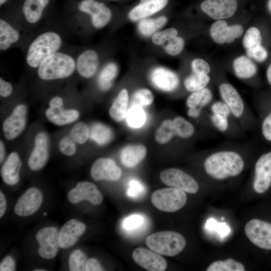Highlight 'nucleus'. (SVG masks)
Instances as JSON below:
<instances>
[{
  "mask_svg": "<svg viewBox=\"0 0 271 271\" xmlns=\"http://www.w3.org/2000/svg\"><path fill=\"white\" fill-rule=\"evenodd\" d=\"M243 147L226 145L215 148L204 160L205 173L217 180H223L240 175L245 167L244 159L241 153Z\"/></svg>",
  "mask_w": 271,
  "mask_h": 271,
  "instance_id": "f257e3e1",
  "label": "nucleus"
},
{
  "mask_svg": "<svg viewBox=\"0 0 271 271\" xmlns=\"http://www.w3.org/2000/svg\"><path fill=\"white\" fill-rule=\"evenodd\" d=\"M37 68L38 76L43 80L63 79L76 70V61L67 54L57 52L45 58Z\"/></svg>",
  "mask_w": 271,
  "mask_h": 271,
  "instance_id": "f03ea898",
  "label": "nucleus"
},
{
  "mask_svg": "<svg viewBox=\"0 0 271 271\" xmlns=\"http://www.w3.org/2000/svg\"><path fill=\"white\" fill-rule=\"evenodd\" d=\"M62 40L59 34L47 31L37 37L29 45L26 55V62L33 68H38L47 57L58 52Z\"/></svg>",
  "mask_w": 271,
  "mask_h": 271,
  "instance_id": "7ed1b4c3",
  "label": "nucleus"
},
{
  "mask_svg": "<svg viewBox=\"0 0 271 271\" xmlns=\"http://www.w3.org/2000/svg\"><path fill=\"white\" fill-rule=\"evenodd\" d=\"M218 89L222 100L242 130L250 129L252 125L251 112L236 89L231 84L223 82L219 85Z\"/></svg>",
  "mask_w": 271,
  "mask_h": 271,
  "instance_id": "20e7f679",
  "label": "nucleus"
},
{
  "mask_svg": "<svg viewBox=\"0 0 271 271\" xmlns=\"http://www.w3.org/2000/svg\"><path fill=\"white\" fill-rule=\"evenodd\" d=\"M147 246L160 254L174 256L180 253L185 247L186 242L180 233L172 231L154 233L146 239Z\"/></svg>",
  "mask_w": 271,
  "mask_h": 271,
  "instance_id": "39448f33",
  "label": "nucleus"
},
{
  "mask_svg": "<svg viewBox=\"0 0 271 271\" xmlns=\"http://www.w3.org/2000/svg\"><path fill=\"white\" fill-rule=\"evenodd\" d=\"M185 192L176 188H165L154 192L151 196L153 205L159 210L174 212L181 209L186 203Z\"/></svg>",
  "mask_w": 271,
  "mask_h": 271,
  "instance_id": "423d86ee",
  "label": "nucleus"
},
{
  "mask_svg": "<svg viewBox=\"0 0 271 271\" xmlns=\"http://www.w3.org/2000/svg\"><path fill=\"white\" fill-rule=\"evenodd\" d=\"M48 105L49 107L45 111V115L47 119L54 125H67L76 121L79 118L78 110L64 107L63 99L60 96H55L51 98Z\"/></svg>",
  "mask_w": 271,
  "mask_h": 271,
  "instance_id": "0eeeda50",
  "label": "nucleus"
},
{
  "mask_svg": "<svg viewBox=\"0 0 271 271\" xmlns=\"http://www.w3.org/2000/svg\"><path fill=\"white\" fill-rule=\"evenodd\" d=\"M160 178L166 185L189 193L195 194L199 188L198 182L192 176L178 168H171L163 170L160 174Z\"/></svg>",
  "mask_w": 271,
  "mask_h": 271,
  "instance_id": "6e6552de",
  "label": "nucleus"
},
{
  "mask_svg": "<svg viewBox=\"0 0 271 271\" xmlns=\"http://www.w3.org/2000/svg\"><path fill=\"white\" fill-rule=\"evenodd\" d=\"M58 238L59 231L55 227L46 226L39 229L36 234L39 255L46 259L55 258L60 248Z\"/></svg>",
  "mask_w": 271,
  "mask_h": 271,
  "instance_id": "1a4fd4ad",
  "label": "nucleus"
},
{
  "mask_svg": "<svg viewBox=\"0 0 271 271\" xmlns=\"http://www.w3.org/2000/svg\"><path fill=\"white\" fill-rule=\"evenodd\" d=\"M27 115L28 108L25 104L21 103L15 107L2 125L5 139L14 140L23 132L27 125Z\"/></svg>",
  "mask_w": 271,
  "mask_h": 271,
  "instance_id": "9d476101",
  "label": "nucleus"
},
{
  "mask_svg": "<svg viewBox=\"0 0 271 271\" xmlns=\"http://www.w3.org/2000/svg\"><path fill=\"white\" fill-rule=\"evenodd\" d=\"M50 155V139L44 131L38 132L35 136L34 147L28 160L30 170L38 171L46 165Z\"/></svg>",
  "mask_w": 271,
  "mask_h": 271,
  "instance_id": "9b49d317",
  "label": "nucleus"
},
{
  "mask_svg": "<svg viewBox=\"0 0 271 271\" xmlns=\"http://www.w3.org/2000/svg\"><path fill=\"white\" fill-rule=\"evenodd\" d=\"M244 231L249 240L257 247L271 250V224L257 219L249 220Z\"/></svg>",
  "mask_w": 271,
  "mask_h": 271,
  "instance_id": "f8f14e48",
  "label": "nucleus"
},
{
  "mask_svg": "<svg viewBox=\"0 0 271 271\" xmlns=\"http://www.w3.org/2000/svg\"><path fill=\"white\" fill-rule=\"evenodd\" d=\"M271 186V151L259 156L255 162L252 181L255 192L262 194Z\"/></svg>",
  "mask_w": 271,
  "mask_h": 271,
  "instance_id": "ddd939ff",
  "label": "nucleus"
},
{
  "mask_svg": "<svg viewBox=\"0 0 271 271\" xmlns=\"http://www.w3.org/2000/svg\"><path fill=\"white\" fill-rule=\"evenodd\" d=\"M78 8L81 12L90 16L91 23L96 29L105 27L112 17L110 8L104 3L96 0H82Z\"/></svg>",
  "mask_w": 271,
  "mask_h": 271,
  "instance_id": "4468645a",
  "label": "nucleus"
},
{
  "mask_svg": "<svg viewBox=\"0 0 271 271\" xmlns=\"http://www.w3.org/2000/svg\"><path fill=\"white\" fill-rule=\"evenodd\" d=\"M43 201L42 191L36 187L26 190L19 198L14 208L15 213L21 217H27L36 212Z\"/></svg>",
  "mask_w": 271,
  "mask_h": 271,
  "instance_id": "2eb2a0df",
  "label": "nucleus"
},
{
  "mask_svg": "<svg viewBox=\"0 0 271 271\" xmlns=\"http://www.w3.org/2000/svg\"><path fill=\"white\" fill-rule=\"evenodd\" d=\"M67 199L72 204L86 200L93 205H98L103 201V196L94 184L87 181H81L69 191Z\"/></svg>",
  "mask_w": 271,
  "mask_h": 271,
  "instance_id": "dca6fc26",
  "label": "nucleus"
},
{
  "mask_svg": "<svg viewBox=\"0 0 271 271\" xmlns=\"http://www.w3.org/2000/svg\"><path fill=\"white\" fill-rule=\"evenodd\" d=\"M202 11L210 18L220 20L231 17L237 8V0H204Z\"/></svg>",
  "mask_w": 271,
  "mask_h": 271,
  "instance_id": "f3484780",
  "label": "nucleus"
},
{
  "mask_svg": "<svg viewBox=\"0 0 271 271\" xmlns=\"http://www.w3.org/2000/svg\"><path fill=\"white\" fill-rule=\"evenodd\" d=\"M90 175L96 181H116L120 179L121 171L112 159L101 157L95 160L92 165Z\"/></svg>",
  "mask_w": 271,
  "mask_h": 271,
  "instance_id": "a211bd4d",
  "label": "nucleus"
},
{
  "mask_svg": "<svg viewBox=\"0 0 271 271\" xmlns=\"http://www.w3.org/2000/svg\"><path fill=\"white\" fill-rule=\"evenodd\" d=\"M243 33L242 26L235 24L228 26L222 20L214 22L210 29V35L212 40L217 44L231 43L240 37Z\"/></svg>",
  "mask_w": 271,
  "mask_h": 271,
  "instance_id": "6ab92c4d",
  "label": "nucleus"
},
{
  "mask_svg": "<svg viewBox=\"0 0 271 271\" xmlns=\"http://www.w3.org/2000/svg\"><path fill=\"white\" fill-rule=\"evenodd\" d=\"M132 256L138 265L149 271H164L167 266L165 258L152 250L137 248L132 251Z\"/></svg>",
  "mask_w": 271,
  "mask_h": 271,
  "instance_id": "aec40b11",
  "label": "nucleus"
},
{
  "mask_svg": "<svg viewBox=\"0 0 271 271\" xmlns=\"http://www.w3.org/2000/svg\"><path fill=\"white\" fill-rule=\"evenodd\" d=\"M85 224L76 219L67 221L59 231L58 242L60 248L67 249L73 246L84 233Z\"/></svg>",
  "mask_w": 271,
  "mask_h": 271,
  "instance_id": "412c9836",
  "label": "nucleus"
},
{
  "mask_svg": "<svg viewBox=\"0 0 271 271\" xmlns=\"http://www.w3.org/2000/svg\"><path fill=\"white\" fill-rule=\"evenodd\" d=\"M152 83L158 89L165 92H172L179 86L180 79L173 71L159 67L154 69L150 74Z\"/></svg>",
  "mask_w": 271,
  "mask_h": 271,
  "instance_id": "4be33fe9",
  "label": "nucleus"
},
{
  "mask_svg": "<svg viewBox=\"0 0 271 271\" xmlns=\"http://www.w3.org/2000/svg\"><path fill=\"white\" fill-rule=\"evenodd\" d=\"M169 0H140L128 12V18L137 21L146 18L164 9Z\"/></svg>",
  "mask_w": 271,
  "mask_h": 271,
  "instance_id": "5701e85b",
  "label": "nucleus"
},
{
  "mask_svg": "<svg viewBox=\"0 0 271 271\" xmlns=\"http://www.w3.org/2000/svg\"><path fill=\"white\" fill-rule=\"evenodd\" d=\"M210 123L214 129L228 137H235L243 131L232 115L212 113L208 111Z\"/></svg>",
  "mask_w": 271,
  "mask_h": 271,
  "instance_id": "b1692460",
  "label": "nucleus"
},
{
  "mask_svg": "<svg viewBox=\"0 0 271 271\" xmlns=\"http://www.w3.org/2000/svg\"><path fill=\"white\" fill-rule=\"evenodd\" d=\"M22 162L19 154L16 152H11L6 158L1 168V176L7 185L13 186L20 180V171Z\"/></svg>",
  "mask_w": 271,
  "mask_h": 271,
  "instance_id": "393cba45",
  "label": "nucleus"
},
{
  "mask_svg": "<svg viewBox=\"0 0 271 271\" xmlns=\"http://www.w3.org/2000/svg\"><path fill=\"white\" fill-rule=\"evenodd\" d=\"M99 63V57L97 52L93 50H86L77 57L76 70L82 77L89 78L96 73Z\"/></svg>",
  "mask_w": 271,
  "mask_h": 271,
  "instance_id": "a878e982",
  "label": "nucleus"
},
{
  "mask_svg": "<svg viewBox=\"0 0 271 271\" xmlns=\"http://www.w3.org/2000/svg\"><path fill=\"white\" fill-rule=\"evenodd\" d=\"M147 154L146 147L142 144H131L124 147L120 153L122 164L127 168H132L138 165Z\"/></svg>",
  "mask_w": 271,
  "mask_h": 271,
  "instance_id": "bb28decb",
  "label": "nucleus"
},
{
  "mask_svg": "<svg viewBox=\"0 0 271 271\" xmlns=\"http://www.w3.org/2000/svg\"><path fill=\"white\" fill-rule=\"evenodd\" d=\"M128 101L127 90L125 88L121 89L109 109V114L113 120L120 122L126 117L128 111Z\"/></svg>",
  "mask_w": 271,
  "mask_h": 271,
  "instance_id": "cd10ccee",
  "label": "nucleus"
},
{
  "mask_svg": "<svg viewBox=\"0 0 271 271\" xmlns=\"http://www.w3.org/2000/svg\"><path fill=\"white\" fill-rule=\"evenodd\" d=\"M49 0H25L22 11L26 20L30 24L39 21Z\"/></svg>",
  "mask_w": 271,
  "mask_h": 271,
  "instance_id": "c85d7f7f",
  "label": "nucleus"
},
{
  "mask_svg": "<svg viewBox=\"0 0 271 271\" xmlns=\"http://www.w3.org/2000/svg\"><path fill=\"white\" fill-rule=\"evenodd\" d=\"M233 68L236 77L241 79L250 78L257 73L255 64L245 56L236 58L233 61Z\"/></svg>",
  "mask_w": 271,
  "mask_h": 271,
  "instance_id": "c756f323",
  "label": "nucleus"
},
{
  "mask_svg": "<svg viewBox=\"0 0 271 271\" xmlns=\"http://www.w3.org/2000/svg\"><path fill=\"white\" fill-rule=\"evenodd\" d=\"M20 33L10 23L0 19V50L6 51L18 41Z\"/></svg>",
  "mask_w": 271,
  "mask_h": 271,
  "instance_id": "7c9ffc66",
  "label": "nucleus"
},
{
  "mask_svg": "<svg viewBox=\"0 0 271 271\" xmlns=\"http://www.w3.org/2000/svg\"><path fill=\"white\" fill-rule=\"evenodd\" d=\"M213 94L208 87L191 92L188 97L186 105L188 108L200 107L208 108L213 102Z\"/></svg>",
  "mask_w": 271,
  "mask_h": 271,
  "instance_id": "2f4dec72",
  "label": "nucleus"
},
{
  "mask_svg": "<svg viewBox=\"0 0 271 271\" xmlns=\"http://www.w3.org/2000/svg\"><path fill=\"white\" fill-rule=\"evenodd\" d=\"M118 73V67L113 62L107 63L100 71L97 78V84L102 91L108 90Z\"/></svg>",
  "mask_w": 271,
  "mask_h": 271,
  "instance_id": "473e14b6",
  "label": "nucleus"
},
{
  "mask_svg": "<svg viewBox=\"0 0 271 271\" xmlns=\"http://www.w3.org/2000/svg\"><path fill=\"white\" fill-rule=\"evenodd\" d=\"M172 120L177 137L183 140H188L195 134V126L184 117L178 115Z\"/></svg>",
  "mask_w": 271,
  "mask_h": 271,
  "instance_id": "72a5a7b5",
  "label": "nucleus"
},
{
  "mask_svg": "<svg viewBox=\"0 0 271 271\" xmlns=\"http://www.w3.org/2000/svg\"><path fill=\"white\" fill-rule=\"evenodd\" d=\"M175 137L176 135L173 120L170 119H166L161 123L154 136L156 142L161 145L167 144Z\"/></svg>",
  "mask_w": 271,
  "mask_h": 271,
  "instance_id": "f704fd0d",
  "label": "nucleus"
},
{
  "mask_svg": "<svg viewBox=\"0 0 271 271\" xmlns=\"http://www.w3.org/2000/svg\"><path fill=\"white\" fill-rule=\"evenodd\" d=\"M167 22V18L164 16L156 19L145 18L140 20L138 28L143 35L149 36L162 28Z\"/></svg>",
  "mask_w": 271,
  "mask_h": 271,
  "instance_id": "c9c22d12",
  "label": "nucleus"
},
{
  "mask_svg": "<svg viewBox=\"0 0 271 271\" xmlns=\"http://www.w3.org/2000/svg\"><path fill=\"white\" fill-rule=\"evenodd\" d=\"M112 136L111 129L100 123L94 124L90 130V138L100 146L109 143L111 141Z\"/></svg>",
  "mask_w": 271,
  "mask_h": 271,
  "instance_id": "e433bc0d",
  "label": "nucleus"
},
{
  "mask_svg": "<svg viewBox=\"0 0 271 271\" xmlns=\"http://www.w3.org/2000/svg\"><path fill=\"white\" fill-rule=\"evenodd\" d=\"M210 81L208 75L193 73L185 78L184 85L188 91L193 92L206 87Z\"/></svg>",
  "mask_w": 271,
  "mask_h": 271,
  "instance_id": "4c0bfd02",
  "label": "nucleus"
},
{
  "mask_svg": "<svg viewBox=\"0 0 271 271\" xmlns=\"http://www.w3.org/2000/svg\"><path fill=\"white\" fill-rule=\"evenodd\" d=\"M146 118L143 107L138 105H131L126 116L128 125L133 128L142 127L146 121Z\"/></svg>",
  "mask_w": 271,
  "mask_h": 271,
  "instance_id": "58836bf2",
  "label": "nucleus"
},
{
  "mask_svg": "<svg viewBox=\"0 0 271 271\" xmlns=\"http://www.w3.org/2000/svg\"><path fill=\"white\" fill-rule=\"evenodd\" d=\"M207 271H244V265L232 258L217 260L212 262L206 269Z\"/></svg>",
  "mask_w": 271,
  "mask_h": 271,
  "instance_id": "ea45409f",
  "label": "nucleus"
},
{
  "mask_svg": "<svg viewBox=\"0 0 271 271\" xmlns=\"http://www.w3.org/2000/svg\"><path fill=\"white\" fill-rule=\"evenodd\" d=\"M76 144H85L90 138V129L84 122H78L74 124L71 128L69 135Z\"/></svg>",
  "mask_w": 271,
  "mask_h": 271,
  "instance_id": "a19ab883",
  "label": "nucleus"
},
{
  "mask_svg": "<svg viewBox=\"0 0 271 271\" xmlns=\"http://www.w3.org/2000/svg\"><path fill=\"white\" fill-rule=\"evenodd\" d=\"M87 260L86 254L80 249H76L70 253L68 264L71 271H84Z\"/></svg>",
  "mask_w": 271,
  "mask_h": 271,
  "instance_id": "79ce46f5",
  "label": "nucleus"
},
{
  "mask_svg": "<svg viewBox=\"0 0 271 271\" xmlns=\"http://www.w3.org/2000/svg\"><path fill=\"white\" fill-rule=\"evenodd\" d=\"M261 42L260 33L259 30L254 27L247 30L243 39V45L246 50L261 45Z\"/></svg>",
  "mask_w": 271,
  "mask_h": 271,
  "instance_id": "37998d69",
  "label": "nucleus"
},
{
  "mask_svg": "<svg viewBox=\"0 0 271 271\" xmlns=\"http://www.w3.org/2000/svg\"><path fill=\"white\" fill-rule=\"evenodd\" d=\"M154 95L148 89L141 88L136 91L132 98V105L146 106L152 103Z\"/></svg>",
  "mask_w": 271,
  "mask_h": 271,
  "instance_id": "c03bdc74",
  "label": "nucleus"
},
{
  "mask_svg": "<svg viewBox=\"0 0 271 271\" xmlns=\"http://www.w3.org/2000/svg\"><path fill=\"white\" fill-rule=\"evenodd\" d=\"M178 31L177 29L170 28L164 31L156 32L153 35L152 40L156 45H162L166 44L170 39L177 37Z\"/></svg>",
  "mask_w": 271,
  "mask_h": 271,
  "instance_id": "a18cd8bd",
  "label": "nucleus"
},
{
  "mask_svg": "<svg viewBox=\"0 0 271 271\" xmlns=\"http://www.w3.org/2000/svg\"><path fill=\"white\" fill-rule=\"evenodd\" d=\"M76 144L69 136H64L59 142V150L64 156H72L77 151Z\"/></svg>",
  "mask_w": 271,
  "mask_h": 271,
  "instance_id": "49530a36",
  "label": "nucleus"
},
{
  "mask_svg": "<svg viewBox=\"0 0 271 271\" xmlns=\"http://www.w3.org/2000/svg\"><path fill=\"white\" fill-rule=\"evenodd\" d=\"M184 47V41L180 37H175L170 39L164 46L165 52L171 56H177L180 54Z\"/></svg>",
  "mask_w": 271,
  "mask_h": 271,
  "instance_id": "de8ad7c7",
  "label": "nucleus"
},
{
  "mask_svg": "<svg viewBox=\"0 0 271 271\" xmlns=\"http://www.w3.org/2000/svg\"><path fill=\"white\" fill-rule=\"evenodd\" d=\"M144 221L143 216L140 214H133L126 217L123 220L122 226L126 230L129 232L133 231L141 227Z\"/></svg>",
  "mask_w": 271,
  "mask_h": 271,
  "instance_id": "09e8293b",
  "label": "nucleus"
},
{
  "mask_svg": "<svg viewBox=\"0 0 271 271\" xmlns=\"http://www.w3.org/2000/svg\"><path fill=\"white\" fill-rule=\"evenodd\" d=\"M191 66L194 73L208 75L211 71L209 64L202 59H194L191 62Z\"/></svg>",
  "mask_w": 271,
  "mask_h": 271,
  "instance_id": "8fccbe9b",
  "label": "nucleus"
},
{
  "mask_svg": "<svg viewBox=\"0 0 271 271\" xmlns=\"http://www.w3.org/2000/svg\"><path fill=\"white\" fill-rule=\"evenodd\" d=\"M260 130L263 138L266 141L271 142V109L262 119Z\"/></svg>",
  "mask_w": 271,
  "mask_h": 271,
  "instance_id": "3c124183",
  "label": "nucleus"
},
{
  "mask_svg": "<svg viewBox=\"0 0 271 271\" xmlns=\"http://www.w3.org/2000/svg\"><path fill=\"white\" fill-rule=\"evenodd\" d=\"M246 53L249 57L260 62L264 61L267 56L266 50L261 45L247 49Z\"/></svg>",
  "mask_w": 271,
  "mask_h": 271,
  "instance_id": "603ef678",
  "label": "nucleus"
},
{
  "mask_svg": "<svg viewBox=\"0 0 271 271\" xmlns=\"http://www.w3.org/2000/svg\"><path fill=\"white\" fill-rule=\"evenodd\" d=\"M144 190L142 184L139 181L132 180L130 181L126 194L131 197H137L142 194Z\"/></svg>",
  "mask_w": 271,
  "mask_h": 271,
  "instance_id": "864d4df0",
  "label": "nucleus"
},
{
  "mask_svg": "<svg viewBox=\"0 0 271 271\" xmlns=\"http://www.w3.org/2000/svg\"><path fill=\"white\" fill-rule=\"evenodd\" d=\"M16 263L14 257L10 255L5 256L0 263L1 271H13L16 269Z\"/></svg>",
  "mask_w": 271,
  "mask_h": 271,
  "instance_id": "5fc2aeb1",
  "label": "nucleus"
},
{
  "mask_svg": "<svg viewBox=\"0 0 271 271\" xmlns=\"http://www.w3.org/2000/svg\"><path fill=\"white\" fill-rule=\"evenodd\" d=\"M13 91L12 84L5 80L4 78H0V95L1 97L6 98L10 96Z\"/></svg>",
  "mask_w": 271,
  "mask_h": 271,
  "instance_id": "6e6d98bb",
  "label": "nucleus"
},
{
  "mask_svg": "<svg viewBox=\"0 0 271 271\" xmlns=\"http://www.w3.org/2000/svg\"><path fill=\"white\" fill-rule=\"evenodd\" d=\"M85 270L102 271L104 270V269L98 260L94 258H90L86 260Z\"/></svg>",
  "mask_w": 271,
  "mask_h": 271,
  "instance_id": "4d7b16f0",
  "label": "nucleus"
},
{
  "mask_svg": "<svg viewBox=\"0 0 271 271\" xmlns=\"http://www.w3.org/2000/svg\"><path fill=\"white\" fill-rule=\"evenodd\" d=\"M7 209V200L4 193L0 191V217L2 218Z\"/></svg>",
  "mask_w": 271,
  "mask_h": 271,
  "instance_id": "13d9d810",
  "label": "nucleus"
},
{
  "mask_svg": "<svg viewBox=\"0 0 271 271\" xmlns=\"http://www.w3.org/2000/svg\"><path fill=\"white\" fill-rule=\"evenodd\" d=\"M6 147L3 141H0V163L4 162L6 158Z\"/></svg>",
  "mask_w": 271,
  "mask_h": 271,
  "instance_id": "bf43d9fd",
  "label": "nucleus"
},
{
  "mask_svg": "<svg viewBox=\"0 0 271 271\" xmlns=\"http://www.w3.org/2000/svg\"><path fill=\"white\" fill-rule=\"evenodd\" d=\"M266 77L268 83L271 85V64L269 65L267 69Z\"/></svg>",
  "mask_w": 271,
  "mask_h": 271,
  "instance_id": "052dcab7",
  "label": "nucleus"
},
{
  "mask_svg": "<svg viewBox=\"0 0 271 271\" xmlns=\"http://www.w3.org/2000/svg\"><path fill=\"white\" fill-rule=\"evenodd\" d=\"M267 5L269 11L271 12V0H268Z\"/></svg>",
  "mask_w": 271,
  "mask_h": 271,
  "instance_id": "680f3d73",
  "label": "nucleus"
},
{
  "mask_svg": "<svg viewBox=\"0 0 271 271\" xmlns=\"http://www.w3.org/2000/svg\"><path fill=\"white\" fill-rule=\"evenodd\" d=\"M8 0H0V5L2 6Z\"/></svg>",
  "mask_w": 271,
  "mask_h": 271,
  "instance_id": "e2e57ef3",
  "label": "nucleus"
},
{
  "mask_svg": "<svg viewBox=\"0 0 271 271\" xmlns=\"http://www.w3.org/2000/svg\"><path fill=\"white\" fill-rule=\"evenodd\" d=\"M35 270L43 271V270H45V269H43V268H37V269H35Z\"/></svg>",
  "mask_w": 271,
  "mask_h": 271,
  "instance_id": "0e129e2a",
  "label": "nucleus"
},
{
  "mask_svg": "<svg viewBox=\"0 0 271 271\" xmlns=\"http://www.w3.org/2000/svg\"><path fill=\"white\" fill-rule=\"evenodd\" d=\"M109 1H120V0H109Z\"/></svg>",
  "mask_w": 271,
  "mask_h": 271,
  "instance_id": "69168bd1",
  "label": "nucleus"
}]
</instances>
